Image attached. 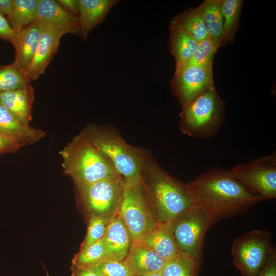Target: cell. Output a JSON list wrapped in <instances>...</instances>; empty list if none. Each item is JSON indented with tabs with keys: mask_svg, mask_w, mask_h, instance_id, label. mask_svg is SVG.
Returning <instances> with one entry per match:
<instances>
[{
	"mask_svg": "<svg viewBox=\"0 0 276 276\" xmlns=\"http://www.w3.org/2000/svg\"><path fill=\"white\" fill-rule=\"evenodd\" d=\"M218 49L217 45L208 36L198 42L193 56L184 65L204 66L213 64L214 57Z\"/></svg>",
	"mask_w": 276,
	"mask_h": 276,
	"instance_id": "cell-29",
	"label": "cell"
},
{
	"mask_svg": "<svg viewBox=\"0 0 276 276\" xmlns=\"http://www.w3.org/2000/svg\"><path fill=\"white\" fill-rule=\"evenodd\" d=\"M118 214L126 225L132 243L139 242L158 221L149 201L142 178L123 179V197Z\"/></svg>",
	"mask_w": 276,
	"mask_h": 276,
	"instance_id": "cell-6",
	"label": "cell"
},
{
	"mask_svg": "<svg viewBox=\"0 0 276 276\" xmlns=\"http://www.w3.org/2000/svg\"><path fill=\"white\" fill-rule=\"evenodd\" d=\"M170 25L188 33L198 42L209 36L205 25L196 8L186 10L175 15Z\"/></svg>",
	"mask_w": 276,
	"mask_h": 276,
	"instance_id": "cell-24",
	"label": "cell"
},
{
	"mask_svg": "<svg viewBox=\"0 0 276 276\" xmlns=\"http://www.w3.org/2000/svg\"><path fill=\"white\" fill-rule=\"evenodd\" d=\"M225 106L213 86L182 108L179 114L180 131L196 139L214 137L224 122Z\"/></svg>",
	"mask_w": 276,
	"mask_h": 276,
	"instance_id": "cell-5",
	"label": "cell"
},
{
	"mask_svg": "<svg viewBox=\"0 0 276 276\" xmlns=\"http://www.w3.org/2000/svg\"><path fill=\"white\" fill-rule=\"evenodd\" d=\"M39 0H13V7L7 19L15 33L37 20Z\"/></svg>",
	"mask_w": 276,
	"mask_h": 276,
	"instance_id": "cell-23",
	"label": "cell"
},
{
	"mask_svg": "<svg viewBox=\"0 0 276 276\" xmlns=\"http://www.w3.org/2000/svg\"><path fill=\"white\" fill-rule=\"evenodd\" d=\"M172 221L159 222L139 242L166 262L179 255L180 251L172 229Z\"/></svg>",
	"mask_w": 276,
	"mask_h": 276,
	"instance_id": "cell-15",
	"label": "cell"
},
{
	"mask_svg": "<svg viewBox=\"0 0 276 276\" xmlns=\"http://www.w3.org/2000/svg\"><path fill=\"white\" fill-rule=\"evenodd\" d=\"M171 89L182 108L214 86L213 64L175 67Z\"/></svg>",
	"mask_w": 276,
	"mask_h": 276,
	"instance_id": "cell-11",
	"label": "cell"
},
{
	"mask_svg": "<svg viewBox=\"0 0 276 276\" xmlns=\"http://www.w3.org/2000/svg\"><path fill=\"white\" fill-rule=\"evenodd\" d=\"M217 220L208 212L194 205L172 221V229L180 251L199 262L207 231Z\"/></svg>",
	"mask_w": 276,
	"mask_h": 276,
	"instance_id": "cell-7",
	"label": "cell"
},
{
	"mask_svg": "<svg viewBox=\"0 0 276 276\" xmlns=\"http://www.w3.org/2000/svg\"><path fill=\"white\" fill-rule=\"evenodd\" d=\"M105 261H122L128 255L132 242L118 213L107 223L103 237Z\"/></svg>",
	"mask_w": 276,
	"mask_h": 276,
	"instance_id": "cell-13",
	"label": "cell"
},
{
	"mask_svg": "<svg viewBox=\"0 0 276 276\" xmlns=\"http://www.w3.org/2000/svg\"><path fill=\"white\" fill-rule=\"evenodd\" d=\"M134 276L161 272L166 261L146 246L132 243L130 251L123 260Z\"/></svg>",
	"mask_w": 276,
	"mask_h": 276,
	"instance_id": "cell-18",
	"label": "cell"
},
{
	"mask_svg": "<svg viewBox=\"0 0 276 276\" xmlns=\"http://www.w3.org/2000/svg\"><path fill=\"white\" fill-rule=\"evenodd\" d=\"M201 263L181 253L166 262L162 271L163 276H198Z\"/></svg>",
	"mask_w": 276,
	"mask_h": 276,
	"instance_id": "cell-26",
	"label": "cell"
},
{
	"mask_svg": "<svg viewBox=\"0 0 276 276\" xmlns=\"http://www.w3.org/2000/svg\"><path fill=\"white\" fill-rule=\"evenodd\" d=\"M272 234L254 229L235 238L231 247L233 262L242 276H257L274 248Z\"/></svg>",
	"mask_w": 276,
	"mask_h": 276,
	"instance_id": "cell-8",
	"label": "cell"
},
{
	"mask_svg": "<svg viewBox=\"0 0 276 276\" xmlns=\"http://www.w3.org/2000/svg\"><path fill=\"white\" fill-rule=\"evenodd\" d=\"M257 276H276V250L275 248Z\"/></svg>",
	"mask_w": 276,
	"mask_h": 276,
	"instance_id": "cell-34",
	"label": "cell"
},
{
	"mask_svg": "<svg viewBox=\"0 0 276 276\" xmlns=\"http://www.w3.org/2000/svg\"><path fill=\"white\" fill-rule=\"evenodd\" d=\"M108 221L100 217L89 216L87 233L81 244L79 250L85 248L103 238Z\"/></svg>",
	"mask_w": 276,
	"mask_h": 276,
	"instance_id": "cell-30",
	"label": "cell"
},
{
	"mask_svg": "<svg viewBox=\"0 0 276 276\" xmlns=\"http://www.w3.org/2000/svg\"><path fill=\"white\" fill-rule=\"evenodd\" d=\"M103 238L85 248L79 250L72 260V267L81 268L98 265L105 262Z\"/></svg>",
	"mask_w": 276,
	"mask_h": 276,
	"instance_id": "cell-28",
	"label": "cell"
},
{
	"mask_svg": "<svg viewBox=\"0 0 276 276\" xmlns=\"http://www.w3.org/2000/svg\"><path fill=\"white\" fill-rule=\"evenodd\" d=\"M222 0H205L196 8L206 27L209 36L217 46L221 47L223 18Z\"/></svg>",
	"mask_w": 276,
	"mask_h": 276,
	"instance_id": "cell-21",
	"label": "cell"
},
{
	"mask_svg": "<svg viewBox=\"0 0 276 276\" xmlns=\"http://www.w3.org/2000/svg\"><path fill=\"white\" fill-rule=\"evenodd\" d=\"M16 33L10 26L7 18L0 13V39L10 43L15 37Z\"/></svg>",
	"mask_w": 276,
	"mask_h": 276,
	"instance_id": "cell-33",
	"label": "cell"
},
{
	"mask_svg": "<svg viewBox=\"0 0 276 276\" xmlns=\"http://www.w3.org/2000/svg\"><path fill=\"white\" fill-rule=\"evenodd\" d=\"M194 205L219 221L245 213L264 200L247 191L229 170L215 166L187 183Z\"/></svg>",
	"mask_w": 276,
	"mask_h": 276,
	"instance_id": "cell-1",
	"label": "cell"
},
{
	"mask_svg": "<svg viewBox=\"0 0 276 276\" xmlns=\"http://www.w3.org/2000/svg\"><path fill=\"white\" fill-rule=\"evenodd\" d=\"M242 4V0H222L223 25L221 47L233 40L238 28Z\"/></svg>",
	"mask_w": 276,
	"mask_h": 276,
	"instance_id": "cell-25",
	"label": "cell"
},
{
	"mask_svg": "<svg viewBox=\"0 0 276 276\" xmlns=\"http://www.w3.org/2000/svg\"><path fill=\"white\" fill-rule=\"evenodd\" d=\"M118 2L116 0H79V34L82 39H86L92 30L103 21Z\"/></svg>",
	"mask_w": 276,
	"mask_h": 276,
	"instance_id": "cell-19",
	"label": "cell"
},
{
	"mask_svg": "<svg viewBox=\"0 0 276 276\" xmlns=\"http://www.w3.org/2000/svg\"><path fill=\"white\" fill-rule=\"evenodd\" d=\"M80 133L109 159L125 181L132 182L141 178L145 151L128 144L109 128L90 124Z\"/></svg>",
	"mask_w": 276,
	"mask_h": 276,
	"instance_id": "cell-4",
	"label": "cell"
},
{
	"mask_svg": "<svg viewBox=\"0 0 276 276\" xmlns=\"http://www.w3.org/2000/svg\"><path fill=\"white\" fill-rule=\"evenodd\" d=\"M0 133L20 142L25 146L33 145L46 135L42 130L19 122L1 104Z\"/></svg>",
	"mask_w": 276,
	"mask_h": 276,
	"instance_id": "cell-20",
	"label": "cell"
},
{
	"mask_svg": "<svg viewBox=\"0 0 276 276\" xmlns=\"http://www.w3.org/2000/svg\"><path fill=\"white\" fill-rule=\"evenodd\" d=\"M37 18L42 26L52 28L63 35L79 34L78 15L63 9L57 1L39 0Z\"/></svg>",
	"mask_w": 276,
	"mask_h": 276,
	"instance_id": "cell-12",
	"label": "cell"
},
{
	"mask_svg": "<svg viewBox=\"0 0 276 276\" xmlns=\"http://www.w3.org/2000/svg\"><path fill=\"white\" fill-rule=\"evenodd\" d=\"M42 31V26L37 20L16 33L11 42L15 51L14 61L26 74L37 49Z\"/></svg>",
	"mask_w": 276,
	"mask_h": 276,
	"instance_id": "cell-16",
	"label": "cell"
},
{
	"mask_svg": "<svg viewBox=\"0 0 276 276\" xmlns=\"http://www.w3.org/2000/svg\"><path fill=\"white\" fill-rule=\"evenodd\" d=\"M30 82L14 61L6 65H0V93L23 88Z\"/></svg>",
	"mask_w": 276,
	"mask_h": 276,
	"instance_id": "cell-27",
	"label": "cell"
},
{
	"mask_svg": "<svg viewBox=\"0 0 276 276\" xmlns=\"http://www.w3.org/2000/svg\"><path fill=\"white\" fill-rule=\"evenodd\" d=\"M232 176L250 194L264 200L276 198V152L237 164L229 170Z\"/></svg>",
	"mask_w": 276,
	"mask_h": 276,
	"instance_id": "cell-9",
	"label": "cell"
},
{
	"mask_svg": "<svg viewBox=\"0 0 276 276\" xmlns=\"http://www.w3.org/2000/svg\"><path fill=\"white\" fill-rule=\"evenodd\" d=\"M76 187L79 200L89 216H98L109 221L118 213L123 197V178L101 180Z\"/></svg>",
	"mask_w": 276,
	"mask_h": 276,
	"instance_id": "cell-10",
	"label": "cell"
},
{
	"mask_svg": "<svg viewBox=\"0 0 276 276\" xmlns=\"http://www.w3.org/2000/svg\"><path fill=\"white\" fill-rule=\"evenodd\" d=\"M57 2L65 10L78 15L79 0H57Z\"/></svg>",
	"mask_w": 276,
	"mask_h": 276,
	"instance_id": "cell-36",
	"label": "cell"
},
{
	"mask_svg": "<svg viewBox=\"0 0 276 276\" xmlns=\"http://www.w3.org/2000/svg\"><path fill=\"white\" fill-rule=\"evenodd\" d=\"M13 7V0H0V13L7 17L11 14Z\"/></svg>",
	"mask_w": 276,
	"mask_h": 276,
	"instance_id": "cell-37",
	"label": "cell"
},
{
	"mask_svg": "<svg viewBox=\"0 0 276 276\" xmlns=\"http://www.w3.org/2000/svg\"><path fill=\"white\" fill-rule=\"evenodd\" d=\"M141 276H163V275L161 274V272H159V273H152V274L145 275H141Z\"/></svg>",
	"mask_w": 276,
	"mask_h": 276,
	"instance_id": "cell-38",
	"label": "cell"
},
{
	"mask_svg": "<svg viewBox=\"0 0 276 276\" xmlns=\"http://www.w3.org/2000/svg\"><path fill=\"white\" fill-rule=\"evenodd\" d=\"M169 50L174 57L175 67L185 65L193 56L198 41L184 31L170 25Z\"/></svg>",
	"mask_w": 276,
	"mask_h": 276,
	"instance_id": "cell-22",
	"label": "cell"
},
{
	"mask_svg": "<svg viewBox=\"0 0 276 276\" xmlns=\"http://www.w3.org/2000/svg\"><path fill=\"white\" fill-rule=\"evenodd\" d=\"M42 26V31L37 49L26 72L27 77L30 81L37 80L43 74L57 53L60 39L63 36L52 28Z\"/></svg>",
	"mask_w": 276,
	"mask_h": 276,
	"instance_id": "cell-14",
	"label": "cell"
},
{
	"mask_svg": "<svg viewBox=\"0 0 276 276\" xmlns=\"http://www.w3.org/2000/svg\"><path fill=\"white\" fill-rule=\"evenodd\" d=\"M35 99L31 84L19 89L0 93V104L22 124L29 126L32 120V108Z\"/></svg>",
	"mask_w": 276,
	"mask_h": 276,
	"instance_id": "cell-17",
	"label": "cell"
},
{
	"mask_svg": "<svg viewBox=\"0 0 276 276\" xmlns=\"http://www.w3.org/2000/svg\"><path fill=\"white\" fill-rule=\"evenodd\" d=\"M24 146L20 142L0 133V155L15 153Z\"/></svg>",
	"mask_w": 276,
	"mask_h": 276,
	"instance_id": "cell-32",
	"label": "cell"
},
{
	"mask_svg": "<svg viewBox=\"0 0 276 276\" xmlns=\"http://www.w3.org/2000/svg\"><path fill=\"white\" fill-rule=\"evenodd\" d=\"M71 276H102L98 265L81 268L71 267Z\"/></svg>",
	"mask_w": 276,
	"mask_h": 276,
	"instance_id": "cell-35",
	"label": "cell"
},
{
	"mask_svg": "<svg viewBox=\"0 0 276 276\" xmlns=\"http://www.w3.org/2000/svg\"><path fill=\"white\" fill-rule=\"evenodd\" d=\"M97 265L102 276H134L124 261H105Z\"/></svg>",
	"mask_w": 276,
	"mask_h": 276,
	"instance_id": "cell-31",
	"label": "cell"
},
{
	"mask_svg": "<svg viewBox=\"0 0 276 276\" xmlns=\"http://www.w3.org/2000/svg\"><path fill=\"white\" fill-rule=\"evenodd\" d=\"M59 154L64 173L75 186L123 178L109 159L80 133Z\"/></svg>",
	"mask_w": 276,
	"mask_h": 276,
	"instance_id": "cell-3",
	"label": "cell"
},
{
	"mask_svg": "<svg viewBox=\"0 0 276 276\" xmlns=\"http://www.w3.org/2000/svg\"><path fill=\"white\" fill-rule=\"evenodd\" d=\"M141 177L158 222L172 221L194 205L187 183L171 176L148 153L143 164Z\"/></svg>",
	"mask_w": 276,
	"mask_h": 276,
	"instance_id": "cell-2",
	"label": "cell"
}]
</instances>
